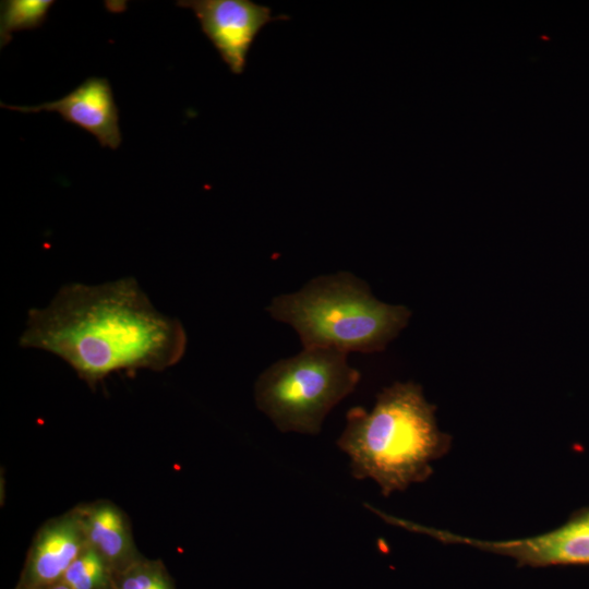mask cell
Returning <instances> with one entry per match:
<instances>
[{"instance_id": "obj_7", "label": "cell", "mask_w": 589, "mask_h": 589, "mask_svg": "<svg viewBox=\"0 0 589 589\" xmlns=\"http://www.w3.org/2000/svg\"><path fill=\"white\" fill-rule=\"evenodd\" d=\"M2 108L21 112L41 110L59 113L62 119L94 135L104 147L117 149L122 141L119 110L110 83L105 77L91 76L60 99L38 106H10Z\"/></svg>"}, {"instance_id": "obj_5", "label": "cell", "mask_w": 589, "mask_h": 589, "mask_svg": "<svg viewBox=\"0 0 589 589\" xmlns=\"http://www.w3.org/2000/svg\"><path fill=\"white\" fill-rule=\"evenodd\" d=\"M191 9L202 32L219 52L233 74H242L248 52L261 29L273 21L289 16L272 14L271 8L251 0H181Z\"/></svg>"}, {"instance_id": "obj_2", "label": "cell", "mask_w": 589, "mask_h": 589, "mask_svg": "<svg viewBox=\"0 0 589 589\" xmlns=\"http://www.w3.org/2000/svg\"><path fill=\"white\" fill-rule=\"evenodd\" d=\"M434 411L412 382L384 388L371 411L351 408L336 444L349 457L352 477L374 480L384 496L426 480L431 462L449 447Z\"/></svg>"}, {"instance_id": "obj_8", "label": "cell", "mask_w": 589, "mask_h": 589, "mask_svg": "<svg viewBox=\"0 0 589 589\" xmlns=\"http://www.w3.org/2000/svg\"><path fill=\"white\" fill-rule=\"evenodd\" d=\"M87 546L76 508L55 517L38 530L29 548L21 589H48Z\"/></svg>"}, {"instance_id": "obj_9", "label": "cell", "mask_w": 589, "mask_h": 589, "mask_svg": "<svg viewBox=\"0 0 589 589\" xmlns=\"http://www.w3.org/2000/svg\"><path fill=\"white\" fill-rule=\"evenodd\" d=\"M75 508L87 545L106 560L115 574L142 558L135 546L130 520L118 505L99 500Z\"/></svg>"}, {"instance_id": "obj_12", "label": "cell", "mask_w": 589, "mask_h": 589, "mask_svg": "<svg viewBox=\"0 0 589 589\" xmlns=\"http://www.w3.org/2000/svg\"><path fill=\"white\" fill-rule=\"evenodd\" d=\"M113 589H176L164 564L140 558L124 570L115 574Z\"/></svg>"}, {"instance_id": "obj_11", "label": "cell", "mask_w": 589, "mask_h": 589, "mask_svg": "<svg viewBox=\"0 0 589 589\" xmlns=\"http://www.w3.org/2000/svg\"><path fill=\"white\" fill-rule=\"evenodd\" d=\"M60 582L70 589H113L115 572L98 552L87 545Z\"/></svg>"}, {"instance_id": "obj_3", "label": "cell", "mask_w": 589, "mask_h": 589, "mask_svg": "<svg viewBox=\"0 0 589 589\" xmlns=\"http://www.w3.org/2000/svg\"><path fill=\"white\" fill-rule=\"evenodd\" d=\"M267 311L297 332L303 348L346 353L383 350L410 317L408 308L377 300L365 281L345 271L276 296Z\"/></svg>"}, {"instance_id": "obj_10", "label": "cell", "mask_w": 589, "mask_h": 589, "mask_svg": "<svg viewBox=\"0 0 589 589\" xmlns=\"http://www.w3.org/2000/svg\"><path fill=\"white\" fill-rule=\"evenodd\" d=\"M52 0L1 1L0 46L8 45L15 32L40 27L47 19Z\"/></svg>"}, {"instance_id": "obj_4", "label": "cell", "mask_w": 589, "mask_h": 589, "mask_svg": "<svg viewBox=\"0 0 589 589\" xmlns=\"http://www.w3.org/2000/svg\"><path fill=\"white\" fill-rule=\"evenodd\" d=\"M359 381L360 372L348 363V353L303 348L259 375L254 400L280 432L317 435L329 411Z\"/></svg>"}, {"instance_id": "obj_6", "label": "cell", "mask_w": 589, "mask_h": 589, "mask_svg": "<svg viewBox=\"0 0 589 589\" xmlns=\"http://www.w3.org/2000/svg\"><path fill=\"white\" fill-rule=\"evenodd\" d=\"M453 541L510 556L524 566L589 564V508L576 513L561 527L537 537L484 541L455 534Z\"/></svg>"}, {"instance_id": "obj_13", "label": "cell", "mask_w": 589, "mask_h": 589, "mask_svg": "<svg viewBox=\"0 0 589 589\" xmlns=\"http://www.w3.org/2000/svg\"><path fill=\"white\" fill-rule=\"evenodd\" d=\"M48 589H70L68 586H65L64 584L62 582H58L51 587H49Z\"/></svg>"}, {"instance_id": "obj_1", "label": "cell", "mask_w": 589, "mask_h": 589, "mask_svg": "<svg viewBox=\"0 0 589 589\" xmlns=\"http://www.w3.org/2000/svg\"><path fill=\"white\" fill-rule=\"evenodd\" d=\"M181 322L160 313L133 277L62 286L28 312L20 346L50 352L91 386L127 370H165L185 353Z\"/></svg>"}]
</instances>
